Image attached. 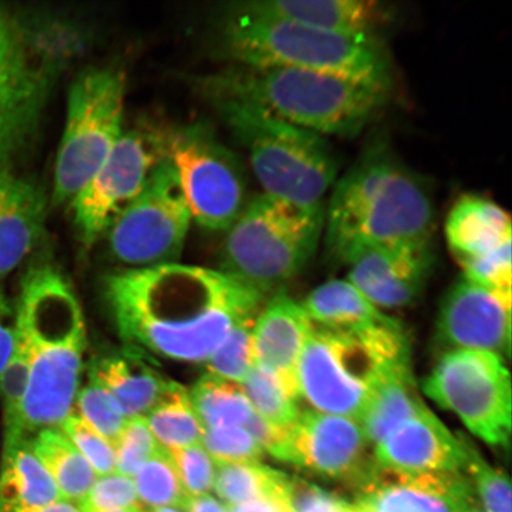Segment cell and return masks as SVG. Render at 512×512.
Returning a JSON list of instances; mask_svg holds the SVG:
<instances>
[{"instance_id":"484cf974","label":"cell","mask_w":512,"mask_h":512,"mask_svg":"<svg viewBox=\"0 0 512 512\" xmlns=\"http://www.w3.org/2000/svg\"><path fill=\"white\" fill-rule=\"evenodd\" d=\"M427 407L420 399L411 364L390 371L370 395L358 425L371 447Z\"/></svg>"},{"instance_id":"f546056e","label":"cell","mask_w":512,"mask_h":512,"mask_svg":"<svg viewBox=\"0 0 512 512\" xmlns=\"http://www.w3.org/2000/svg\"><path fill=\"white\" fill-rule=\"evenodd\" d=\"M159 446L171 451L200 444L204 427L197 418L189 390L172 382L163 398L144 416Z\"/></svg>"},{"instance_id":"603a6c76","label":"cell","mask_w":512,"mask_h":512,"mask_svg":"<svg viewBox=\"0 0 512 512\" xmlns=\"http://www.w3.org/2000/svg\"><path fill=\"white\" fill-rule=\"evenodd\" d=\"M241 8L345 35L375 36L388 19V11L375 0H256Z\"/></svg>"},{"instance_id":"c3c4849f","label":"cell","mask_w":512,"mask_h":512,"mask_svg":"<svg viewBox=\"0 0 512 512\" xmlns=\"http://www.w3.org/2000/svg\"><path fill=\"white\" fill-rule=\"evenodd\" d=\"M143 512H187V510L179 507H163L156 509H144Z\"/></svg>"},{"instance_id":"d4e9b609","label":"cell","mask_w":512,"mask_h":512,"mask_svg":"<svg viewBox=\"0 0 512 512\" xmlns=\"http://www.w3.org/2000/svg\"><path fill=\"white\" fill-rule=\"evenodd\" d=\"M60 499L59 489L36 456L31 439L3 443L0 512H36Z\"/></svg>"},{"instance_id":"44dd1931","label":"cell","mask_w":512,"mask_h":512,"mask_svg":"<svg viewBox=\"0 0 512 512\" xmlns=\"http://www.w3.org/2000/svg\"><path fill=\"white\" fill-rule=\"evenodd\" d=\"M312 322L302 304L281 290L256 316L254 364L270 371L300 400L297 369Z\"/></svg>"},{"instance_id":"bcb514c9","label":"cell","mask_w":512,"mask_h":512,"mask_svg":"<svg viewBox=\"0 0 512 512\" xmlns=\"http://www.w3.org/2000/svg\"><path fill=\"white\" fill-rule=\"evenodd\" d=\"M230 512H288L283 498L262 499L230 509Z\"/></svg>"},{"instance_id":"5bb4252c","label":"cell","mask_w":512,"mask_h":512,"mask_svg":"<svg viewBox=\"0 0 512 512\" xmlns=\"http://www.w3.org/2000/svg\"><path fill=\"white\" fill-rule=\"evenodd\" d=\"M369 448L357 421L309 409L287 431L279 460L360 490L379 469Z\"/></svg>"},{"instance_id":"ba28073f","label":"cell","mask_w":512,"mask_h":512,"mask_svg":"<svg viewBox=\"0 0 512 512\" xmlns=\"http://www.w3.org/2000/svg\"><path fill=\"white\" fill-rule=\"evenodd\" d=\"M325 207L303 208L261 194L224 239L219 270L265 296L310 264L324 233Z\"/></svg>"},{"instance_id":"ab89813d","label":"cell","mask_w":512,"mask_h":512,"mask_svg":"<svg viewBox=\"0 0 512 512\" xmlns=\"http://www.w3.org/2000/svg\"><path fill=\"white\" fill-rule=\"evenodd\" d=\"M463 277L486 288L511 305V241L489 255L466 262Z\"/></svg>"},{"instance_id":"74e56055","label":"cell","mask_w":512,"mask_h":512,"mask_svg":"<svg viewBox=\"0 0 512 512\" xmlns=\"http://www.w3.org/2000/svg\"><path fill=\"white\" fill-rule=\"evenodd\" d=\"M201 445L215 463L260 462L265 454L245 427L204 428Z\"/></svg>"},{"instance_id":"9a60e30c","label":"cell","mask_w":512,"mask_h":512,"mask_svg":"<svg viewBox=\"0 0 512 512\" xmlns=\"http://www.w3.org/2000/svg\"><path fill=\"white\" fill-rule=\"evenodd\" d=\"M29 375L19 418V432L32 439L37 433L60 428L74 412L83 370L86 343H57L23 338Z\"/></svg>"},{"instance_id":"f907efd6","label":"cell","mask_w":512,"mask_h":512,"mask_svg":"<svg viewBox=\"0 0 512 512\" xmlns=\"http://www.w3.org/2000/svg\"><path fill=\"white\" fill-rule=\"evenodd\" d=\"M143 508H132V509H123V510H114L108 512H143Z\"/></svg>"},{"instance_id":"7c38bea8","label":"cell","mask_w":512,"mask_h":512,"mask_svg":"<svg viewBox=\"0 0 512 512\" xmlns=\"http://www.w3.org/2000/svg\"><path fill=\"white\" fill-rule=\"evenodd\" d=\"M192 217L168 159L108 228V254L127 268L175 264L182 255Z\"/></svg>"},{"instance_id":"6da1fadb","label":"cell","mask_w":512,"mask_h":512,"mask_svg":"<svg viewBox=\"0 0 512 512\" xmlns=\"http://www.w3.org/2000/svg\"><path fill=\"white\" fill-rule=\"evenodd\" d=\"M105 296L127 345L187 363H206L264 299L220 270L178 262L107 275Z\"/></svg>"},{"instance_id":"7bdbcfd3","label":"cell","mask_w":512,"mask_h":512,"mask_svg":"<svg viewBox=\"0 0 512 512\" xmlns=\"http://www.w3.org/2000/svg\"><path fill=\"white\" fill-rule=\"evenodd\" d=\"M283 501L288 512H352L342 498L298 477H288Z\"/></svg>"},{"instance_id":"3957f363","label":"cell","mask_w":512,"mask_h":512,"mask_svg":"<svg viewBox=\"0 0 512 512\" xmlns=\"http://www.w3.org/2000/svg\"><path fill=\"white\" fill-rule=\"evenodd\" d=\"M214 99L254 105L319 136L351 138L380 113L388 91L339 76L291 68L236 70L203 83Z\"/></svg>"},{"instance_id":"7dc6e473","label":"cell","mask_w":512,"mask_h":512,"mask_svg":"<svg viewBox=\"0 0 512 512\" xmlns=\"http://www.w3.org/2000/svg\"><path fill=\"white\" fill-rule=\"evenodd\" d=\"M36 512H81V510L78 504L60 499V501L50 504L48 507Z\"/></svg>"},{"instance_id":"f6af8a7d","label":"cell","mask_w":512,"mask_h":512,"mask_svg":"<svg viewBox=\"0 0 512 512\" xmlns=\"http://www.w3.org/2000/svg\"><path fill=\"white\" fill-rule=\"evenodd\" d=\"M185 510L187 512H230L226 505L211 495L189 498Z\"/></svg>"},{"instance_id":"60d3db41","label":"cell","mask_w":512,"mask_h":512,"mask_svg":"<svg viewBox=\"0 0 512 512\" xmlns=\"http://www.w3.org/2000/svg\"><path fill=\"white\" fill-rule=\"evenodd\" d=\"M168 452L187 495L190 498L210 495L214 490L216 463L201 443Z\"/></svg>"},{"instance_id":"2e32d148","label":"cell","mask_w":512,"mask_h":512,"mask_svg":"<svg viewBox=\"0 0 512 512\" xmlns=\"http://www.w3.org/2000/svg\"><path fill=\"white\" fill-rule=\"evenodd\" d=\"M437 328L447 351H485L502 358L510 354L511 305L464 277L441 302Z\"/></svg>"},{"instance_id":"d590c367","label":"cell","mask_w":512,"mask_h":512,"mask_svg":"<svg viewBox=\"0 0 512 512\" xmlns=\"http://www.w3.org/2000/svg\"><path fill=\"white\" fill-rule=\"evenodd\" d=\"M74 408V413L102 437L113 445L117 443L127 419L118 402L100 383L89 379L87 386L80 388Z\"/></svg>"},{"instance_id":"cb8c5ba5","label":"cell","mask_w":512,"mask_h":512,"mask_svg":"<svg viewBox=\"0 0 512 512\" xmlns=\"http://www.w3.org/2000/svg\"><path fill=\"white\" fill-rule=\"evenodd\" d=\"M445 234L454 258L463 266L511 241L510 215L490 198L467 194L448 213Z\"/></svg>"},{"instance_id":"1f68e13d","label":"cell","mask_w":512,"mask_h":512,"mask_svg":"<svg viewBox=\"0 0 512 512\" xmlns=\"http://www.w3.org/2000/svg\"><path fill=\"white\" fill-rule=\"evenodd\" d=\"M254 412L267 424L288 430L299 418V399L292 395L270 371L254 364L241 383Z\"/></svg>"},{"instance_id":"4dcf8cb0","label":"cell","mask_w":512,"mask_h":512,"mask_svg":"<svg viewBox=\"0 0 512 512\" xmlns=\"http://www.w3.org/2000/svg\"><path fill=\"white\" fill-rule=\"evenodd\" d=\"M189 395L204 428L245 427L254 414L241 384L215 375L202 376Z\"/></svg>"},{"instance_id":"30bf717a","label":"cell","mask_w":512,"mask_h":512,"mask_svg":"<svg viewBox=\"0 0 512 512\" xmlns=\"http://www.w3.org/2000/svg\"><path fill=\"white\" fill-rule=\"evenodd\" d=\"M422 389L484 443L510 446L511 376L501 356L476 350L446 351Z\"/></svg>"},{"instance_id":"8992f818","label":"cell","mask_w":512,"mask_h":512,"mask_svg":"<svg viewBox=\"0 0 512 512\" xmlns=\"http://www.w3.org/2000/svg\"><path fill=\"white\" fill-rule=\"evenodd\" d=\"M70 37L53 19L0 4V171L35 138Z\"/></svg>"},{"instance_id":"d6986e66","label":"cell","mask_w":512,"mask_h":512,"mask_svg":"<svg viewBox=\"0 0 512 512\" xmlns=\"http://www.w3.org/2000/svg\"><path fill=\"white\" fill-rule=\"evenodd\" d=\"M476 498L465 473L407 475L379 467L355 505L366 512H463Z\"/></svg>"},{"instance_id":"f1b7e54d","label":"cell","mask_w":512,"mask_h":512,"mask_svg":"<svg viewBox=\"0 0 512 512\" xmlns=\"http://www.w3.org/2000/svg\"><path fill=\"white\" fill-rule=\"evenodd\" d=\"M288 477L260 462L216 463L214 491L229 509L283 498Z\"/></svg>"},{"instance_id":"836d02e7","label":"cell","mask_w":512,"mask_h":512,"mask_svg":"<svg viewBox=\"0 0 512 512\" xmlns=\"http://www.w3.org/2000/svg\"><path fill=\"white\" fill-rule=\"evenodd\" d=\"M256 317L234 326L208 358V374L242 383L254 367L253 329Z\"/></svg>"},{"instance_id":"ee69618b","label":"cell","mask_w":512,"mask_h":512,"mask_svg":"<svg viewBox=\"0 0 512 512\" xmlns=\"http://www.w3.org/2000/svg\"><path fill=\"white\" fill-rule=\"evenodd\" d=\"M17 348L16 313L0 288V375Z\"/></svg>"},{"instance_id":"ac0fdd59","label":"cell","mask_w":512,"mask_h":512,"mask_svg":"<svg viewBox=\"0 0 512 512\" xmlns=\"http://www.w3.org/2000/svg\"><path fill=\"white\" fill-rule=\"evenodd\" d=\"M373 454L381 469L407 475L464 473L463 435L456 437L428 407L384 435Z\"/></svg>"},{"instance_id":"d6a6232c","label":"cell","mask_w":512,"mask_h":512,"mask_svg":"<svg viewBox=\"0 0 512 512\" xmlns=\"http://www.w3.org/2000/svg\"><path fill=\"white\" fill-rule=\"evenodd\" d=\"M143 509L184 508L189 496L168 451L160 446L133 479Z\"/></svg>"},{"instance_id":"ffe728a7","label":"cell","mask_w":512,"mask_h":512,"mask_svg":"<svg viewBox=\"0 0 512 512\" xmlns=\"http://www.w3.org/2000/svg\"><path fill=\"white\" fill-rule=\"evenodd\" d=\"M49 207L50 196L35 179L15 169L0 171V279L40 247Z\"/></svg>"},{"instance_id":"52a82bcc","label":"cell","mask_w":512,"mask_h":512,"mask_svg":"<svg viewBox=\"0 0 512 512\" xmlns=\"http://www.w3.org/2000/svg\"><path fill=\"white\" fill-rule=\"evenodd\" d=\"M214 100L224 123L245 147L264 194L303 208L325 207L338 168L324 137L247 102Z\"/></svg>"},{"instance_id":"9c48e42d","label":"cell","mask_w":512,"mask_h":512,"mask_svg":"<svg viewBox=\"0 0 512 512\" xmlns=\"http://www.w3.org/2000/svg\"><path fill=\"white\" fill-rule=\"evenodd\" d=\"M126 75L113 66L81 70L69 87L50 206L69 204L124 133Z\"/></svg>"},{"instance_id":"681fc988","label":"cell","mask_w":512,"mask_h":512,"mask_svg":"<svg viewBox=\"0 0 512 512\" xmlns=\"http://www.w3.org/2000/svg\"><path fill=\"white\" fill-rule=\"evenodd\" d=\"M463 512H486V510L483 508V505L480 504L478 498H476Z\"/></svg>"},{"instance_id":"e575fe53","label":"cell","mask_w":512,"mask_h":512,"mask_svg":"<svg viewBox=\"0 0 512 512\" xmlns=\"http://www.w3.org/2000/svg\"><path fill=\"white\" fill-rule=\"evenodd\" d=\"M465 446L464 473L469 477L478 501L486 512H512L511 484L508 475L490 465L463 435Z\"/></svg>"},{"instance_id":"7402d4cb","label":"cell","mask_w":512,"mask_h":512,"mask_svg":"<svg viewBox=\"0 0 512 512\" xmlns=\"http://www.w3.org/2000/svg\"><path fill=\"white\" fill-rule=\"evenodd\" d=\"M140 351L127 345L107 352L96 357L88 370V379L113 396L127 420L144 418L174 382L153 368Z\"/></svg>"},{"instance_id":"7a4b0ae2","label":"cell","mask_w":512,"mask_h":512,"mask_svg":"<svg viewBox=\"0 0 512 512\" xmlns=\"http://www.w3.org/2000/svg\"><path fill=\"white\" fill-rule=\"evenodd\" d=\"M433 228L426 182L376 143L332 187L323 235L330 254L345 264L362 249L430 242Z\"/></svg>"},{"instance_id":"277c9868","label":"cell","mask_w":512,"mask_h":512,"mask_svg":"<svg viewBox=\"0 0 512 512\" xmlns=\"http://www.w3.org/2000/svg\"><path fill=\"white\" fill-rule=\"evenodd\" d=\"M223 48L251 69L291 68L339 76L389 91L388 56L374 35H345L243 8L227 19Z\"/></svg>"},{"instance_id":"4fadbf2b","label":"cell","mask_w":512,"mask_h":512,"mask_svg":"<svg viewBox=\"0 0 512 512\" xmlns=\"http://www.w3.org/2000/svg\"><path fill=\"white\" fill-rule=\"evenodd\" d=\"M166 131L146 125L124 131L94 176L72 201L76 235L85 249L104 236L117 217L144 189L165 157Z\"/></svg>"},{"instance_id":"8d00e7d4","label":"cell","mask_w":512,"mask_h":512,"mask_svg":"<svg viewBox=\"0 0 512 512\" xmlns=\"http://www.w3.org/2000/svg\"><path fill=\"white\" fill-rule=\"evenodd\" d=\"M59 430L93 467L98 477L111 475L117 470L115 447L74 412L64 420Z\"/></svg>"},{"instance_id":"816d5d0a","label":"cell","mask_w":512,"mask_h":512,"mask_svg":"<svg viewBox=\"0 0 512 512\" xmlns=\"http://www.w3.org/2000/svg\"><path fill=\"white\" fill-rule=\"evenodd\" d=\"M352 512H366L358 507L355 504H352Z\"/></svg>"},{"instance_id":"e0dca14e","label":"cell","mask_w":512,"mask_h":512,"mask_svg":"<svg viewBox=\"0 0 512 512\" xmlns=\"http://www.w3.org/2000/svg\"><path fill=\"white\" fill-rule=\"evenodd\" d=\"M345 265L349 283L377 309H400L424 291L434 265L432 241L362 249Z\"/></svg>"},{"instance_id":"b9f144b4","label":"cell","mask_w":512,"mask_h":512,"mask_svg":"<svg viewBox=\"0 0 512 512\" xmlns=\"http://www.w3.org/2000/svg\"><path fill=\"white\" fill-rule=\"evenodd\" d=\"M81 512H108L143 508L139 503L133 479L113 472L102 476L78 504Z\"/></svg>"},{"instance_id":"5b68a950","label":"cell","mask_w":512,"mask_h":512,"mask_svg":"<svg viewBox=\"0 0 512 512\" xmlns=\"http://www.w3.org/2000/svg\"><path fill=\"white\" fill-rule=\"evenodd\" d=\"M406 364L408 338L394 318L356 330L313 325L298 363L300 399L313 411L358 421L383 377Z\"/></svg>"},{"instance_id":"4316f807","label":"cell","mask_w":512,"mask_h":512,"mask_svg":"<svg viewBox=\"0 0 512 512\" xmlns=\"http://www.w3.org/2000/svg\"><path fill=\"white\" fill-rule=\"evenodd\" d=\"M302 305L313 325L330 330L364 329L392 318L371 304L347 279L318 286Z\"/></svg>"},{"instance_id":"83f0119b","label":"cell","mask_w":512,"mask_h":512,"mask_svg":"<svg viewBox=\"0 0 512 512\" xmlns=\"http://www.w3.org/2000/svg\"><path fill=\"white\" fill-rule=\"evenodd\" d=\"M31 444L53 478L61 498L79 504L98 479L93 467L59 428L37 433Z\"/></svg>"},{"instance_id":"8fae6325","label":"cell","mask_w":512,"mask_h":512,"mask_svg":"<svg viewBox=\"0 0 512 512\" xmlns=\"http://www.w3.org/2000/svg\"><path fill=\"white\" fill-rule=\"evenodd\" d=\"M165 157L176 172L192 221L209 232H227L248 203L238 157L202 125L166 131Z\"/></svg>"},{"instance_id":"f35d334b","label":"cell","mask_w":512,"mask_h":512,"mask_svg":"<svg viewBox=\"0 0 512 512\" xmlns=\"http://www.w3.org/2000/svg\"><path fill=\"white\" fill-rule=\"evenodd\" d=\"M117 470L120 475L133 478L160 447L145 418L128 419L114 445Z\"/></svg>"}]
</instances>
